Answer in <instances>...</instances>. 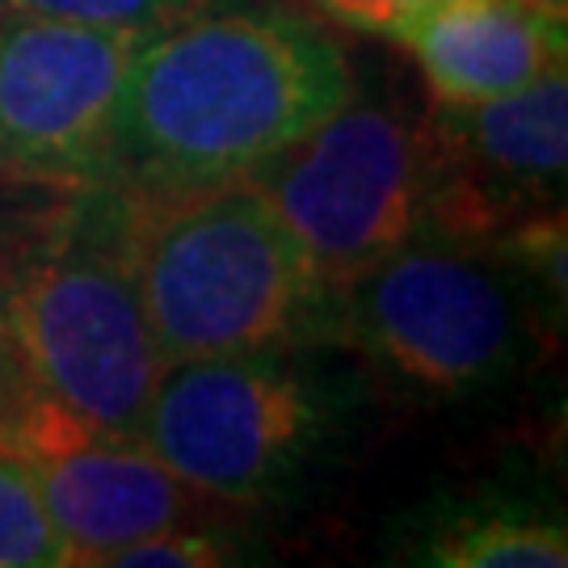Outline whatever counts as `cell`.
<instances>
[{
	"label": "cell",
	"instance_id": "6da1fadb",
	"mask_svg": "<svg viewBox=\"0 0 568 568\" xmlns=\"http://www.w3.org/2000/svg\"><path fill=\"white\" fill-rule=\"evenodd\" d=\"M358 89L337 30L283 0H206L126 68L102 190L244 182Z\"/></svg>",
	"mask_w": 568,
	"mask_h": 568
},
{
	"label": "cell",
	"instance_id": "7a4b0ae2",
	"mask_svg": "<svg viewBox=\"0 0 568 568\" xmlns=\"http://www.w3.org/2000/svg\"><path fill=\"white\" fill-rule=\"evenodd\" d=\"M119 194L126 265L164 366L253 349H342V291L257 185Z\"/></svg>",
	"mask_w": 568,
	"mask_h": 568
},
{
	"label": "cell",
	"instance_id": "3957f363",
	"mask_svg": "<svg viewBox=\"0 0 568 568\" xmlns=\"http://www.w3.org/2000/svg\"><path fill=\"white\" fill-rule=\"evenodd\" d=\"M363 408L349 349H253L169 363L143 443L178 480L232 514H265L316 485Z\"/></svg>",
	"mask_w": 568,
	"mask_h": 568
},
{
	"label": "cell",
	"instance_id": "277c9868",
	"mask_svg": "<svg viewBox=\"0 0 568 568\" xmlns=\"http://www.w3.org/2000/svg\"><path fill=\"white\" fill-rule=\"evenodd\" d=\"M0 321L39 392L140 438L164 358L126 265L114 190H68L0 248Z\"/></svg>",
	"mask_w": 568,
	"mask_h": 568
},
{
	"label": "cell",
	"instance_id": "5b68a950",
	"mask_svg": "<svg viewBox=\"0 0 568 568\" xmlns=\"http://www.w3.org/2000/svg\"><path fill=\"white\" fill-rule=\"evenodd\" d=\"M560 333L488 241L422 232L342 286V349L426 405L518 384Z\"/></svg>",
	"mask_w": 568,
	"mask_h": 568
},
{
	"label": "cell",
	"instance_id": "8992f818",
	"mask_svg": "<svg viewBox=\"0 0 568 568\" xmlns=\"http://www.w3.org/2000/svg\"><path fill=\"white\" fill-rule=\"evenodd\" d=\"M321 278L342 291L429 224L426 110L354 89L248 178Z\"/></svg>",
	"mask_w": 568,
	"mask_h": 568
},
{
	"label": "cell",
	"instance_id": "52a82bcc",
	"mask_svg": "<svg viewBox=\"0 0 568 568\" xmlns=\"http://www.w3.org/2000/svg\"><path fill=\"white\" fill-rule=\"evenodd\" d=\"M148 34L0 9V185H102L126 68Z\"/></svg>",
	"mask_w": 568,
	"mask_h": 568
},
{
	"label": "cell",
	"instance_id": "ba28073f",
	"mask_svg": "<svg viewBox=\"0 0 568 568\" xmlns=\"http://www.w3.org/2000/svg\"><path fill=\"white\" fill-rule=\"evenodd\" d=\"M0 450L30 471L72 565L98 568L164 527L241 518L178 480L143 438L93 426L39 387L0 408Z\"/></svg>",
	"mask_w": 568,
	"mask_h": 568
},
{
	"label": "cell",
	"instance_id": "9c48e42d",
	"mask_svg": "<svg viewBox=\"0 0 568 568\" xmlns=\"http://www.w3.org/2000/svg\"><path fill=\"white\" fill-rule=\"evenodd\" d=\"M429 224L450 241H493L509 224L565 206L568 72L476 105H426Z\"/></svg>",
	"mask_w": 568,
	"mask_h": 568
},
{
	"label": "cell",
	"instance_id": "30bf717a",
	"mask_svg": "<svg viewBox=\"0 0 568 568\" xmlns=\"http://www.w3.org/2000/svg\"><path fill=\"white\" fill-rule=\"evenodd\" d=\"M384 560L408 568H565L568 523L551 493L518 480L438 488L387 523Z\"/></svg>",
	"mask_w": 568,
	"mask_h": 568
},
{
	"label": "cell",
	"instance_id": "8fae6325",
	"mask_svg": "<svg viewBox=\"0 0 568 568\" xmlns=\"http://www.w3.org/2000/svg\"><path fill=\"white\" fill-rule=\"evenodd\" d=\"M429 102L476 105L565 72V21L523 0H438L400 34Z\"/></svg>",
	"mask_w": 568,
	"mask_h": 568
},
{
	"label": "cell",
	"instance_id": "7c38bea8",
	"mask_svg": "<svg viewBox=\"0 0 568 568\" xmlns=\"http://www.w3.org/2000/svg\"><path fill=\"white\" fill-rule=\"evenodd\" d=\"M493 248L501 253V262L527 283V291L539 300L544 316L556 333H565L568 316V220L565 206H551L539 215H527L506 232L493 236Z\"/></svg>",
	"mask_w": 568,
	"mask_h": 568
},
{
	"label": "cell",
	"instance_id": "4fadbf2b",
	"mask_svg": "<svg viewBox=\"0 0 568 568\" xmlns=\"http://www.w3.org/2000/svg\"><path fill=\"white\" fill-rule=\"evenodd\" d=\"M0 568H72L30 471L0 450Z\"/></svg>",
	"mask_w": 568,
	"mask_h": 568
},
{
	"label": "cell",
	"instance_id": "5bb4252c",
	"mask_svg": "<svg viewBox=\"0 0 568 568\" xmlns=\"http://www.w3.org/2000/svg\"><path fill=\"white\" fill-rule=\"evenodd\" d=\"M257 560V544L241 530V518L224 523H185L143 535L110 551V568H227Z\"/></svg>",
	"mask_w": 568,
	"mask_h": 568
},
{
	"label": "cell",
	"instance_id": "9a60e30c",
	"mask_svg": "<svg viewBox=\"0 0 568 568\" xmlns=\"http://www.w3.org/2000/svg\"><path fill=\"white\" fill-rule=\"evenodd\" d=\"M206 0H0V9L34 18L84 21V26H122V30H164Z\"/></svg>",
	"mask_w": 568,
	"mask_h": 568
},
{
	"label": "cell",
	"instance_id": "2e32d148",
	"mask_svg": "<svg viewBox=\"0 0 568 568\" xmlns=\"http://www.w3.org/2000/svg\"><path fill=\"white\" fill-rule=\"evenodd\" d=\"M434 4L438 0H295V9H304L307 18H316L328 30L392 42Z\"/></svg>",
	"mask_w": 568,
	"mask_h": 568
},
{
	"label": "cell",
	"instance_id": "e0dca14e",
	"mask_svg": "<svg viewBox=\"0 0 568 568\" xmlns=\"http://www.w3.org/2000/svg\"><path fill=\"white\" fill-rule=\"evenodd\" d=\"M30 375H26V366H21L18 349L9 342V333H4V321H0V408L13 405L18 396L30 392Z\"/></svg>",
	"mask_w": 568,
	"mask_h": 568
},
{
	"label": "cell",
	"instance_id": "ac0fdd59",
	"mask_svg": "<svg viewBox=\"0 0 568 568\" xmlns=\"http://www.w3.org/2000/svg\"><path fill=\"white\" fill-rule=\"evenodd\" d=\"M523 4L539 9V13L551 21H568V0H523Z\"/></svg>",
	"mask_w": 568,
	"mask_h": 568
}]
</instances>
